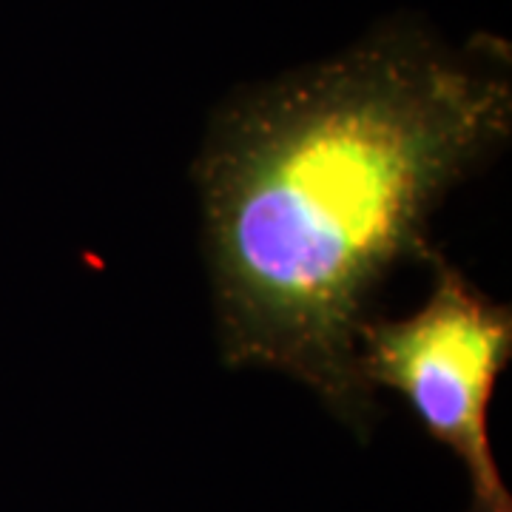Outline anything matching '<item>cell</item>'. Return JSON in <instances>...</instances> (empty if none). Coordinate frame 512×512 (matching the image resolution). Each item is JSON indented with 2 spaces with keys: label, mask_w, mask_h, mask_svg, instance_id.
I'll use <instances>...</instances> for the list:
<instances>
[{
  "label": "cell",
  "mask_w": 512,
  "mask_h": 512,
  "mask_svg": "<svg viewBox=\"0 0 512 512\" xmlns=\"http://www.w3.org/2000/svg\"><path fill=\"white\" fill-rule=\"evenodd\" d=\"M433 288L404 319H367L359 367L376 393L390 387L413 404L424 430L444 444L470 481L467 512H512L490 444V399L512 353V311L498 305L441 254Z\"/></svg>",
  "instance_id": "cell-2"
},
{
  "label": "cell",
  "mask_w": 512,
  "mask_h": 512,
  "mask_svg": "<svg viewBox=\"0 0 512 512\" xmlns=\"http://www.w3.org/2000/svg\"><path fill=\"white\" fill-rule=\"evenodd\" d=\"M510 43L416 15L225 97L194 163L222 362L285 373L367 439L370 302L430 262L433 211L510 140Z\"/></svg>",
  "instance_id": "cell-1"
}]
</instances>
